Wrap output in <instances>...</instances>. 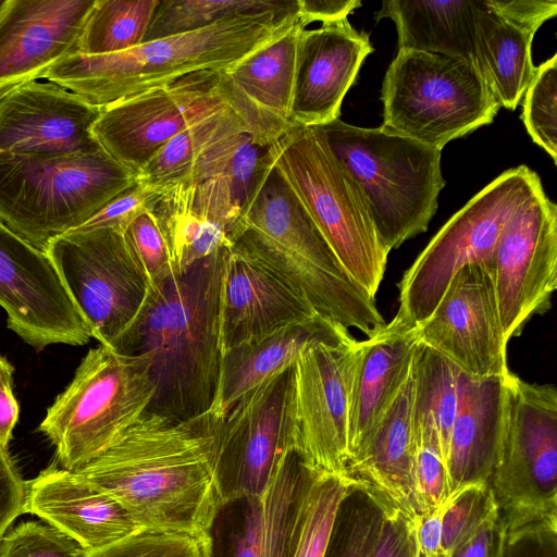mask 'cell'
I'll list each match as a JSON object with an SVG mask.
<instances>
[{"instance_id": "4fadbf2b", "label": "cell", "mask_w": 557, "mask_h": 557, "mask_svg": "<svg viewBox=\"0 0 557 557\" xmlns=\"http://www.w3.org/2000/svg\"><path fill=\"white\" fill-rule=\"evenodd\" d=\"M226 107L221 72L198 71L102 108L92 134L106 153L138 176L174 136Z\"/></svg>"}, {"instance_id": "ac0fdd59", "label": "cell", "mask_w": 557, "mask_h": 557, "mask_svg": "<svg viewBox=\"0 0 557 557\" xmlns=\"http://www.w3.org/2000/svg\"><path fill=\"white\" fill-rule=\"evenodd\" d=\"M101 109L51 82L25 84L0 100V153L63 157L101 150L92 126Z\"/></svg>"}, {"instance_id": "7dc6e473", "label": "cell", "mask_w": 557, "mask_h": 557, "mask_svg": "<svg viewBox=\"0 0 557 557\" xmlns=\"http://www.w3.org/2000/svg\"><path fill=\"white\" fill-rule=\"evenodd\" d=\"M26 481L9 450L0 447V541L12 522L25 512Z\"/></svg>"}, {"instance_id": "6da1fadb", "label": "cell", "mask_w": 557, "mask_h": 557, "mask_svg": "<svg viewBox=\"0 0 557 557\" xmlns=\"http://www.w3.org/2000/svg\"><path fill=\"white\" fill-rule=\"evenodd\" d=\"M224 414L176 420L144 412L74 470L113 497L140 529L209 534L224 509L214 472Z\"/></svg>"}, {"instance_id": "d6986e66", "label": "cell", "mask_w": 557, "mask_h": 557, "mask_svg": "<svg viewBox=\"0 0 557 557\" xmlns=\"http://www.w3.org/2000/svg\"><path fill=\"white\" fill-rule=\"evenodd\" d=\"M96 0H1L0 100L76 52Z\"/></svg>"}, {"instance_id": "9a60e30c", "label": "cell", "mask_w": 557, "mask_h": 557, "mask_svg": "<svg viewBox=\"0 0 557 557\" xmlns=\"http://www.w3.org/2000/svg\"><path fill=\"white\" fill-rule=\"evenodd\" d=\"M0 306L7 324L40 351L50 345H86L91 332L48 255L0 218Z\"/></svg>"}, {"instance_id": "8d00e7d4", "label": "cell", "mask_w": 557, "mask_h": 557, "mask_svg": "<svg viewBox=\"0 0 557 557\" xmlns=\"http://www.w3.org/2000/svg\"><path fill=\"white\" fill-rule=\"evenodd\" d=\"M414 432L416 502L422 515L437 506L450 491L436 428L428 412L414 409Z\"/></svg>"}, {"instance_id": "f5cc1de1", "label": "cell", "mask_w": 557, "mask_h": 557, "mask_svg": "<svg viewBox=\"0 0 557 557\" xmlns=\"http://www.w3.org/2000/svg\"><path fill=\"white\" fill-rule=\"evenodd\" d=\"M14 368L2 356H0V381H12Z\"/></svg>"}, {"instance_id": "e0dca14e", "label": "cell", "mask_w": 557, "mask_h": 557, "mask_svg": "<svg viewBox=\"0 0 557 557\" xmlns=\"http://www.w3.org/2000/svg\"><path fill=\"white\" fill-rule=\"evenodd\" d=\"M421 344L440 352L474 379L503 376L505 339L488 265L460 269L433 312L417 325Z\"/></svg>"}, {"instance_id": "ab89813d", "label": "cell", "mask_w": 557, "mask_h": 557, "mask_svg": "<svg viewBox=\"0 0 557 557\" xmlns=\"http://www.w3.org/2000/svg\"><path fill=\"white\" fill-rule=\"evenodd\" d=\"M453 491V499L443 519L441 557H449L458 543L496 505L486 481L465 483Z\"/></svg>"}, {"instance_id": "f907efd6", "label": "cell", "mask_w": 557, "mask_h": 557, "mask_svg": "<svg viewBox=\"0 0 557 557\" xmlns=\"http://www.w3.org/2000/svg\"><path fill=\"white\" fill-rule=\"evenodd\" d=\"M298 15L307 26L312 22H335L361 7L360 0H297Z\"/></svg>"}, {"instance_id": "bcb514c9", "label": "cell", "mask_w": 557, "mask_h": 557, "mask_svg": "<svg viewBox=\"0 0 557 557\" xmlns=\"http://www.w3.org/2000/svg\"><path fill=\"white\" fill-rule=\"evenodd\" d=\"M380 508L382 515L370 557H414L412 522L396 510Z\"/></svg>"}, {"instance_id": "e575fe53", "label": "cell", "mask_w": 557, "mask_h": 557, "mask_svg": "<svg viewBox=\"0 0 557 557\" xmlns=\"http://www.w3.org/2000/svg\"><path fill=\"white\" fill-rule=\"evenodd\" d=\"M159 0H96L86 17L76 52L103 55L143 44Z\"/></svg>"}, {"instance_id": "ee69618b", "label": "cell", "mask_w": 557, "mask_h": 557, "mask_svg": "<svg viewBox=\"0 0 557 557\" xmlns=\"http://www.w3.org/2000/svg\"><path fill=\"white\" fill-rule=\"evenodd\" d=\"M369 504L367 508H360L351 516L346 530L341 535V541H335L332 534L325 557L371 556L382 510L371 499Z\"/></svg>"}, {"instance_id": "2e32d148", "label": "cell", "mask_w": 557, "mask_h": 557, "mask_svg": "<svg viewBox=\"0 0 557 557\" xmlns=\"http://www.w3.org/2000/svg\"><path fill=\"white\" fill-rule=\"evenodd\" d=\"M359 341L319 344L295 363L296 451L309 468L347 474L350 396Z\"/></svg>"}, {"instance_id": "8992f818", "label": "cell", "mask_w": 557, "mask_h": 557, "mask_svg": "<svg viewBox=\"0 0 557 557\" xmlns=\"http://www.w3.org/2000/svg\"><path fill=\"white\" fill-rule=\"evenodd\" d=\"M137 181L102 149L63 157L0 153V218L45 250Z\"/></svg>"}, {"instance_id": "8fae6325", "label": "cell", "mask_w": 557, "mask_h": 557, "mask_svg": "<svg viewBox=\"0 0 557 557\" xmlns=\"http://www.w3.org/2000/svg\"><path fill=\"white\" fill-rule=\"evenodd\" d=\"M44 251L92 338L112 348L138 314L149 289L124 233L114 228L69 232Z\"/></svg>"}, {"instance_id": "484cf974", "label": "cell", "mask_w": 557, "mask_h": 557, "mask_svg": "<svg viewBox=\"0 0 557 557\" xmlns=\"http://www.w3.org/2000/svg\"><path fill=\"white\" fill-rule=\"evenodd\" d=\"M419 344L417 325L397 314L359 341L349 409V460L400 391Z\"/></svg>"}, {"instance_id": "5bb4252c", "label": "cell", "mask_w": 557, "mask_h": 557, "mask_svg": "<svg viewBox=\"0 0 557 557\" xmlns=\"http://www.w3.org/2000/svg\"><path fill=\"white\" fill-rule=\"evenodd\" d=\"M505 339L546 313L557 287V206L541 188L508 219L488 267Z\"/></svg>"}, {"instance_id": "f6af8a7d", "label": "cell", "mask_w": 557, "mask_h": 557, "mask_svg": "<svg viewBox=\"0 0 557 557\" xmlns=\"http://www.w3.org/2000/svg\"><path fill=\"white\" fill-rule=\"evenodd\" d=\"M493 557H557V529L505 533L498 525Z\"/></svg>"}, {"instance_id": "7a4b0ae2", "label": "cell", "mask_w": 557, "mask_h": 557, "mask_svg": "<svg viewBox=\"0 0 557 557\" xmlns=\"http://www.w3.org/2000/svg\"><path fill=\"white\" fill-rule=\"evenodd\" d=\"M227 250L220 248L149 287L138 314L114 343L112 349L149 360L154 393L145 412L186 420L214 406Z\"/></svg>"}, {"instance_id": "52a82bcc", "label": "cell", "mask_w": 557, "mask_h": 557, "mask_svg": "<svg viewBox=\"0 0 557 557\" xmlns=\"http://www.w3.org/2000/svg\"><path fill=\"white\" fill-rule=\"evenodd\" d=\"M488 485L505 533L557 529V392L505 376V416Z\"/></svg>"}, {"instance_id": "4dcf8cb0", "label": "cell", "mask_w": 557, "mask_h": 557, "mask_svg": "<svg viewBox=\"0 0 557 557\" xmlns=\"http://www.w3.org/2000/svg\"><path fill=\"white\" fill-rule=\"evenodd\" d=\"M304 462L296 450L278 463L264 491L244 498L231 535V557H287Z\"/></svg>"}, {"instance_id": "f546056e", "label": "cell", "mask_w": 557, "mask_h": 557, "mask_svg": "<svg viewBox=\"0 0 557 557\" xmlns=\"http://www.w3.org/2000/svg\"><path fill=\"white\" fill-rule=\"evenodd\" d=\"M537 29L497 8L494 0H478V66L500 107L515 110L534 76L531 49Z\"/></svg>"}, {"instance_id": "60d3db41", "label": "cell", "mask_w": 557, "mask_h": 557, "mask_svg": "<svg viewBox=\"0 0 557 557\" xmlns=\"http://www.w3.org/2000/svg\"><path fill=\"white\" fill-rule=\"evenodd\" d=\"M86 550L59 529L24 522L0 541V557H83Z\"/></svg>"}, {"instance_id": "7402d4cb", "label": "cell", "mask_w": 557, "mask_h": 557, "mask_svg": "<svg viewBox=\"0 0 557 557\" xmlns=\"http://www.w3.org/2000/svg\"><path fill=\"white\" fill-rule=\"evenodd\" d=\"M240 203L225 176L168 187L152 213L164 236L173 273H182L242 233Z\"/></svg>"}, {"instance_id": "83f0119b", "label": "cell", "mask_w": 557, "mask_h": 557, "mask_svg": "<svg viewBox=\"0 0 557 557\" xmlns=\"http://www.w3.org/2000/svg\"><path fill=\"white\" fill-rule=\"evenodd\" d=\"M506 374L468 381L449 436L450 492L465 483H488L504 423Z\"/></svg>"}, {"instance_id": "74e56055", "label": "cell", "mask_w": 557, "mask_h": 557, "mask_svg": "<svg viewBox=\"0 0 557 557\" xmlns=\"http://www.w3.org/2000/svg\"><path fill=\"white\" fill-rule=\"evenodd\" d=\"M83 557H213V539L209 534L139 529Z\"/></svg>"}, {"instance_id": "44dd1931", "label": "cell", "mask_w": 557, "mask_h": 557, "mask_svg": "<svg viewBox=\"0 0 557 557\" xmlns=\"http://www.w3.org/2000/svg\"><path fill=\"white\" fill-rule=\"evenodd\" d=\"M371 52L369 35L355 29L348 18L304 28L298 38L292 123L310 127L339 119L343 99Z\"/></svg>"}, {"instance_id": "3957f363", "label": "cell", "mask_w": 557, "mask_h": 557, "mask_svg": "<svg viewBox=\"0 0 557 557\" xmlns=\"http://www.w3.org/2000/svg\"><path fill=\"white\" fill-rule=\"evenodd\" d=\"M298 4L223 18L198 30L154 39L103 55L73 52L45 75L99 109L162 87L198 71L223 72L286 32Z\"/></svg>"}, {"instance_id": "277c9868", "label": "cell", "mask_w": 557, "mask_h": 557, "mask_svg": "<svg viewBox=\"0 0 557 557\" xmlns=\"http://www.w3.org/2000/svg\"><path fill=\"white\" fill-rule=\"evenodd\" d=\"M315 127L358 183L387 251L428 230L446 184L442 150L339 119Z\"/></svg>"}, {"instance_id": "7c38bea8", "label": "cell", "mask_w": 557, "mask_h": 557, "mask_svg": "<svg viewBox=\"0 0 557 557\" xmlns=\"http://www.w3.org/2000/svg\"><path fill=\"white\" fill-rule=\"evenodd\" d=\"M296 441L294 364L245 393L224 416L214 461L224 508L260 495Z\"/></svg>"}, {"instance_id": "db71d44e", "label": "cell", "mask_w": 557, "mask_h": 557, "mask_svg": "<svg viewBox=\"0 0 557 557\" xmlns=\"http://www.w3.org/2000/svg\"><path fill=\"white\" fill-rule=\"evenodd\" d=\"M0 2H1V0H0Z\"/></svg>"}, {"instance_id": "5b68a950", "label": "cell", "mask_w": 557, "mask_h": 557, "mask_svg": "<svg viewBox=\"0 0 557 557\" xmlns=\"http://www.w3.org/2000/svg\"><path fill=\"white\" fill-rule=\"evenodd\" d=\"M348 275L371 297L384 277L383 246L364 196L315 126H294L267 151Z\"/></svg>"}, {"instance_id": "d6a6232c", "label": "cell", "mask_w": 557, "mask_h": 557, "mask_svg": "<svg viewBox=\"0 0 557 557\" xmlns=\"http://www.w3.org/2000/svg\"><path fill=\"white\" fill-rule=\"evenodd\" d=\"M240 132L248 129L228 107L214 112L174 136L138 178L159 186L184 182L211 148Z\"/></svg>"}, {"instance_id": "681fc988", "label": "cell", "mask_w": 557, "mask_h": 557, "mask_svg": "<svg viewBox=\"0 0 557 557\" xmlns=\"http://www.w3.org/2000/svg\"><path fill=\"white\" fill-rule=\"evenodd\" d=\"M498 508L494 505L454 548L449 557H493L498 533Z\"/></svg>"}, {"instance_id": "b9f144b4", "label": "cell", "mask_w": 557, "mask_h": 557, "mask_svg": "<svg viewBox=\"0 0 557 557\" xmlns=\"http://www.w3.org/2000/svg\"><path fill=\"white\" fill-rule=\"evenodd\" d=\"M168 187L138 178L136 184L115 196L89 220L71 232L114 228L124 233L138 215L156 207Z\"/></svg>"}, {"instance_id": "ffe728a7", "label": "cell", "mask_w": 557, "mask_h": 557, "mask_svg": "<svg viewBox=\"0 0 557 557\" xmlns=\"http://www.w3.org/2000/svg\"><path fill=\"white\" fill-rule=\"evenodd\" d=\"M304 28L298 18L286 32L221 72L228 108L260 146L270 147L295 126L290 111Z\"/></svg>"}, {"instance_id": "9c48e42d", "label": "cell", "mask_w": 557, "mask_h": 557, "mask_svg": "<svg viewBox=\"0 0 557 557\" xmlns=\"http://www.w3.org/2000/svg\"><path fill=\"white\" fill-rule=\"evenodd\" d=\"M381 100L383 131L440 150L491 124L500 108L474 65L412 50L388 65Z\"/></svg>"}, {"instance_id": "ba28073f", "label": "cell", "mask_w": 557, "mask_h": 557, "mask_svg": "<svg viewBox=\"0 0 557 557\" xmlns=\"http://www.w3.org/2000/svg\"><path fill=\"white\" fill-rule=\"evenodd\" d=\"M149 367L146 356L100 344L88 350L38 426L61 468L87 463L146 411L154 393Z\"/></svg>"}, {"instance_id": "d590c367", "label": "cell", "mask_w": 557, "mask_h": 557, "mask_svg": "<svg viewBox=\"0 0 557 557\" xmlns=\"http://www.w3.org/2000/svg\"><path fill=\"white\" fill-rule=\"evenodd\" d=\"M296 0H159L144 41L181 35L237 15L290 9Z\"/></svg>"}, {"instance_id": "d4e9b609", "label": "cell", "mask_w": 557, "mask_h": 557, "mask_svg": "<svg viewBox=\"0 0 557 557\" xmlns=\"http://www.w3.org/2000/svg\"><path fill=\"white\" fill-rule=\"evenodd\" d=\"M25 512L64 532L86 552L140 529L113 497L76 472L55 465L26 481Z\"/></svg>"}, {"instance_id": "816d5d0a", "label": "cell", "mask_w": 557, "mask_h": 557, "mask_svg": "<svg viewBox=\"0 0 557 557\" xmlns=\"http://www.w3.org/2000/svg\"><path fill=\"white\" fill-rule=\"evenodd\" d=\"M17 419L18 404L12 392V381H0V447L4 450H9Z\"/></svg>"}, {"instance_id": "cb8c5ba5", "label": "cell", "mask_w": 557, "mask_h": 557, "mask_svg": "<svg viewBox=\"0 0 557 557\" xmlns=\"http://www.w3.org/2000/svg\"><path fill=\"white\" fill-rule=\"evenodd\" d=\"M318 313L284 278L249 253L227 250L221 292L223 352Z\"/></svg>"}, {"instance_id": "f35d334b", "label": "cell", "mask_w": 557, "mask_h": 557, "mask_svg": "<svg viewBox=\"0 0 557 557\" xmlns=\"http://www.w3.org/2000/svg\"><path fill=\"white\" fill-rule=\"evenodd\" d=\"M523 100L521 119L533 139L556 163L557 157V54L536 66Z\"/></svg>"}, {"instance_id": "603a6c76", "label": "cell", "mask_w": 557, "mask_h": 557, "mask_svg": "<svg viewBox=\"0 0 557 557\" xmlns=\"http://www.w3.org/2000/svg\"><path fill=\"white\" fill-rule=\"evenodd\" d=\"M414 457L412 363L392 405L349 460L346 473L376 505L396 510L412 522L419 516Z\"/></svg>"}, {"instance_id": "1f68e13d", "label": "cell", "mask_w": 557, "mask_h": 557, "mask_svg": "<svg viewBox=\"0 0 557 557\" xmlns=\"http://www.w3.org/2000/svg\"><path fill=\"white\" fill-rule=\"evenodd\" d=\"M357 491L347 474L317 471L304 463L287 557H325L341 508Z\"/></svg>"}, {"instance_id": "836d02e7", "label": "cell", "mask_w": 557, "mask_h": 557, "mask_svg": "<svg viewBox=\"0 0 557 557\" xmlns=\"http://www.w3.org/2000/svg\"><path fill=\"white\" fill-rule=\"evenodd\" d=\"M470 377L440 352L419 344L413 359V405L432 417L446 470L450 431Z\"/></svg>"}, {"instance_id": "c3c4849f", "label": "cell", "mask_w": 557, "mask_h": 557, "mask_svg": "<svg viewBox=\"0 0 557 557\" xmlns=\"http://www.w3.org/2000/svg\"><path fill=\"white\" fill-rule=\"evenodd\" d=\"M453 496L454 491L437 506L412 521L414 557H441L443 519Z\"/></svg>"}, {"instance_id": "f1b7e54d", "label": "cell", "mask_w": 557, "mask_h": 557, "mask_svg": "<svg viewBox=\"0 0 557 557\" xmlns=\"http://www.w3.org/2000/svg\"><path fill=\"white\" fill-rule=\"evenodd\" d=\"M476 11L478 0H386L374 20L387 17L395 23L398 50L458 59L479 70Z\"/></svg>"}, {"instance_id": "7bdbcfd3", "label": "cell", "mask_w": 557, "mask_h": 557, "mask_svg": "<svg viewBox=\"0 0 557 557\" xmlns=\"http://www.w3.org/2000/svg\"><path fill=\"white\" fill-rule=\"evenodd\" d=\"M124 236L147 275L149 287L173 274L170 252L152 210L138 215Z\"/></svg>"}, {"instance_id": "4316f807", "label": "cell", "mask_w": 557, "mask_h": 557, "mask_svg": "<svg viewBox=\"0 0 557 557\" xmlns=\"http://www.w3.org/2000/svg\"><path fill=\"white\" fill-rule=\"evenodd\" d=\"M342 324L315 313L223 352L214 409L225 414L248 391L294 366L319 344L355 341Z\"/></svg>"}, {"instance_id": "30bf717a", "label": "cell", "mask_w": 557, "mask_h": 557, "mask_svg": "<svg viewBox=\"0 0 557 557\" xmlns=\"http://www.w3.org/2000/svg\"><path fill=\"white\" fill-rule=\"evenodd\" d=\"M543 188L527 165L499 174L433 236L398 284L397 315L418 325L435 309L455 274L466 265H491L505 224L516 209Z\"/></svg>"}]
</instances>
